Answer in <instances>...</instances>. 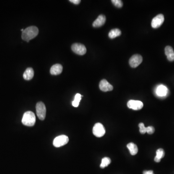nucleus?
I'll return each instance as SVG.
<instances>
[{
	"label": "nucleus",
	"mask_w": 174,
	"mask_h": 174,
	"mask_svg": "<svg viewBox=\"0 0 174 174\" xmlns=\"http://www.w3.org/2000/svg\"><path fill=\"white\" fill-rule=\"evenodd\" d=\"M39 33L37 27L35 26H30L24 29L22 33V39L24 41L29 42L30 40L34 38Z\"/></svg>",
	"instance_id": "obj_1"
},
{
	"label": "nucleus",
	"mask_w": 174,
	"mask_h": 174,
	"mask_svg": "<svg viewBox=\"0 0 174 174\" xmlns=\"http://www.w3.org/2000/svg\"><path fill=\"white\" fill-rule=\"evenodd\" d=\"M36 122V118L33 112L27 111L23 115L22 123L27 126H33Z\"/></svg>",
	"instance_id": "obj_2"
},
{
	"label": "nucleus",
	"mask_w": 174,
	"mask_h": 174,
	"mask_svg": "<svg viewBox=\"0 0 174 174\" xmlns=\"http://www.w3.org/2000/svg\"><path fill=\"white\" fill-rule=\"evenodd\" d=\"M36 111L38 117L40 120L43 121L46 116V106L42 102L37 103L36 105Z\"/></svg>",
	"instance_id": "obj_3"
},
{
	"label": "nucleus",
	"mask_w": 174,
	"mask_h": 174,
	"mask_svg": "<svg viewBox=\"0 0 174 174\" xmlns=\"http://www.w3.org/2000/svg\"><path fill=\"white\" fill-rule=\"evenodd\" d=\"M68 137L65 135H61L56 137L53 140V145L56 148H59L68 143Z\"/></svg>",
	"instance_id": "obj_4"
},
{
	"label": "nucleus",
	"mask_w": 174,
	"mask_h": 174,
	"mask_svg": "<svg viewBox=\"0 0 174 174\" xmlns=\"http://www.w3.org/2000/svg\"><path fill=\"white\" fill-rule=\"evenodd\" d=\"M92 132L95 137H101L105 135L106 130L104 126L101 123H97L93 127Z\"/></svg>",
	"instance_id": "obj_5"
},
{
	"label": "nucleus",
	"mask_w": 174,
	"mask_h": 174,
	"mask_svg": "<svg viewBox=\"0 0 174 174\" xmlns=\"http://www.w3.org/2000/svg\"><path fill=\"white\" fill-rule=\"evenodd\" d=\"M72 51L79 55H84L86 53L87 49L84 44L79 43H75L71 47Z\"/></svg>",
	"instance_id": "obj_6"
},
{
	"label": "nucleus",
	"mask_w": 174,
	"mask_h": 174,
	"mask_svg": "<svg viewBox=\"0 0 174 174\" xmlns=\"http://www.w3.org/2000/svg\"><path fill=\"white\" fill-rule=\"evenodd\" d=\"M143 61V58L139 54H135L132 56L129 60V64L132 68H136L139 66Z\"/></svg>",
	"instance_id": "obj_7"
},
{
	"label": "nucleus",
	"mask_w": 174,
	"mask_h": 174,
	"mask_svg": "<svg viewBox=\"0 0 174 174\" xmlns=\"http://www.w3.org/2000/svg\"><path fill=\"white\" fill-rule=\"evenodd\" d=\"M164 17L163 14H159L154 17L151 21V26L153 28L157 29L159 28L164 23Z\"/></svg>",
	"instance_id": "obj_8"
},
{
	"label": "nucleus",
	"mask_w": 174,
	"mask_h": 174,
	"mask_svg": "<svg viewBox=\"0 0 174 174\" xmlns=\"http://www.w3.org/2000/svg\"><path fill=\"white\" fill-rule=\"evenodd\" d=\"M143 103L140 101L130 100L127 102V106L130 109L138 110L143 107Z\"/></svg>",
	"instance_id": "obj_9"
},
{
	"label": "nucleus",
	"mask_w": 174,
	"mask_h": 174,
	"mask_svg": "<svg viewBox=\"0 0 174 174\" xmlns=\"http://www.w3.org/2000/svg\"><path fill=\"white\" fill-rule=\"evenodd\" d=\"M99 88L102 91L104 92L111 91L113 89V87L106 79L102 80L99 83Z\"/></svg>",
	"instance_id": "obj_10"
},
{
	"label": "nucleus",
	"mask_w": 174,
	"mask_h": 174,
	"mask_svg": "<svg viewBox=\"0 0 174 174\" xmlns=\"http://www.w3.org/2000/svg\"><path fill=\"white\" fill-rule=\"evenodd\" d=\"M106 21V17L105 15H99L95 21L93 22L92 26L95 28L100 27L105 24Z\"/></svg>",
	"instance_id": "obj_11"
},
{
	"label": "nucleus",
	"mask_w": 174,
	"mask_h": 174,
	"mask_svg": "<svg viewBox=\"0 0 174 174\" xmlns=\"http://www.w3.org/2000/svg\"><path fill=\"white\" fill-rule=\"evenodd\" d=\"M63 66L60 64H55L51 67L50 74L52 75H58L61 74L63 71Z\"/></svg>",
	"instance_id": "obj_12"
},
{
	"label": "nucleus",
	"mask_w": 174,
	"mask_h": 174,
	"mask_svg": "<svg viewBox=\"0 0 174 174\" xmlns=\"http://www.w3.org/2000/svg\"><path fill=\"white\" fill-rule=\"evenodd\" d=\"M165 54L168 60L170 62L174 61V51L171 46H166L165 48Z\"/></svg>",
	"instance_id": "obj_13"
},
{
	"label": "nucleus",
	"mask_w": 174,
	"mask_h": 174,
	"mask_svg": "<svg viewBox=\"0 0 174 174\" xmlns=\"http://www.w3.org/2000/svg\"><path fill=\"white\" fill-rule=\"evenodd\" d=\"M34 71L31 67H29L25 70L23 75V77L26 80H30L33 78Z\"/></svg>",
	"instance_id": "obj_14"
},
{
	"label": "nucleus",
	"mask_w": 174,
	"mask_h": 174,
	"mask_svg": "<svg viewBox=\"0 0 174 174\" xmlns=\"http://www.w3.org/2000/svg\"><path fill=\"white\" fill-rule=\"evenodd\" d=\"M168 89L166 87L163 85H160L157 88L156 93L160 97L164 96L167 95Z\"/></svg>",
	"instance_id": "obj_15"
},
{
	"label": "nucleus",
	"mask_w": 174,
	"mask_h": 174,
	"mask_svg": "<svg viewBox=\"0 0 174 174\" xmlns=\"http://www.w3.org/2000/svg\"><path fill=\"white\" fill-rule=\"evenodd\" d=\"M127 147L130 151V154L132 155H135L138 153V148L137 145L133 143H130L127 145Z\"/></svg>",
	"instance_id": "obj_16"
},
{
	"label": "nucleus",
	"mask_w": 174,
	"mask_h": 174,
	"mask_svg": "<svg viewBox=\"0 0 174 174\" xmlns=\"http://www.w3.org/2000/svg\"><path fill=\"white\" fill-rule=\"evenodd\" d=\"M164 155H165V153H164V149H158L156 151V157H155V162H156V163L160 162V160L164 158Z\"/></svg>",
	"instance_id": "obj_17"
},
{
	"label": "nucleus",
	"mask_w": 174,
	"mask_h": 174,
	"mask_svg": "<svg viewBox=\"0 0 174 174\" xmlns=\"http://www.w3.org/2000/svg\"><path fill=\"white\" fill-rule=\"evenodd\" d=\"M122 34L121 30L118 29H114L111 30L108 33V37L110 38L113 39L119 37Z\"/></svg>",
	"instance_id": "obj_18"
},
{
	"label": "nucleus",
	"mask_w": 174,
	"mask_h": 174,
	"mask_svg": "<svg viewBox=\"0 0 174 174\" xmlns=\"http://www.w3.org/2000/svg\"><path fill=\"white\" fill-rule=\"evenodd\" d=\"M81 95L79 93H77L75 97V99L72 102V105L73 106L75 107H77L79 106V104L80 101L81 100Z\"/></svg>",
	"instance_id": "obj_19"
},
{
	"label": "nucleus",
	"mask_w": 174,
	"mask_h": 174,
	"mask_svg": "<svg viewBox=\"0 0 174 174\" xmlns=\"http://www.w3.org/2000/svg\"><path fill=\"white\" fill-rule=\"evenodd\" d=\"M111 160L108 157H104L102 160V163L100 164V167L101 168H104L105 167L108 166L110 164Z\"/></svg>",
	"instance_id": "obj_20"
},
{
	"label": "nucleus",
	"mask_w": 174,
	"mask_h": 174,
	"mask_svg": "<svg viewBox=\"0 0 174 174\" xmlns=\"http://www.w3.org/2000/svg\"><path fill=\"white\" fill-rule=\"evenodd\" d=\"M112 4L118 8H121L123 6V2L121 0H112L111 1Z\"/></svg>",
	"instance_id": "obj_21"
},
{
	"label": "nucleus",
	"mask_w": 174,
	"mask_h": 174,
	"mask_svg": "<svg viewBox=\"0 0 174 174\" xmlns=\"http://www.w3.org/2000/svg\"><path fill=\"white\" fill-rule=\"evenodd\" d=\"M139 127L140 128V133L141 134H145L146 133V127L145 126L144 124L143 123H140L139 124Z\"/></svg>",
	"instance_id": "obj_22"
},
{
	"label": "nucleus",
	"mask_w": 174,
	"mask_h": 174,
	"mask_svg": "<svg viewBox=\"0 0 174 174\" xmlns=\"http://www.w3.org/2000/svg\"><path fill=\"white\" fill-rule=\"evenodd\" d=\"M155 129L153 126H148L146 127V133L148 134H151L154 133Z\"/></svg>",
	"instance_id": "obj_23"
},
{
	"label": "nucleus",
	"mask_w": 174,
	"mask_h": 174,
	"mask_svg": "<svg viewBox=\"0 0 174 174\" xmlns=\"http://www.w3.org/2000/svg\"><path fill=\"white\" fill-rule=\"evenodd\" d=\"M69 1L74 4H75V5H78V4H79L80 2H81V1H80V0H70Z\"/></svg>",
	"instance_id": "obj_24"
},
{
	"label": "nucleus",
	"mask_w": 174,
	"mask_h": 174,
	"mask_svg": "<svg viewBox=\"0 0 174 174\" xmlns=\"http://www.w3.org/2000/svg\"><path fill=\"white\" fill-rule=\"evenodd\" d=\"M143 174H154L153 171L152 170L145 171H144Z\"/></svg>",
	"instance_id": "obj_25"
}]
</instances>
